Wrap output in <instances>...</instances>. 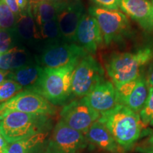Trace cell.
<instances>
[{
	"mask_svg": "<svg viewBox=\"0 0 153 153\" xmlns=\"http://www.w3.org/2000/svg\"><path fill=\"white\" fill-rule=\"evenodd\" d=\"M98 120L106 126L123 150H129L140 137L143 123L139 114L123 105L116 104L101 114Z\"/></svg>",
	"mask_w": 153,
	"mask_h": 153,
	"instance_id": "6da1fadb",
	"label": "cell"
},
{
	"mask_svg": "<svg viewBox=\"0 0 153 153\" xmlns=\"http://www.w3.org/2000/svg\"><path fill=\"white\" fill-rule=\"evenodd\" d=\"M153 59L152 48L145 46L135 52L114 53L107 57L105 68L115 87L137 79Z\"/></svg>",
	"mask_w": 153,
	"mask_h": 153,
	"instance_id": "7a4b0ae2",
	"label": "cell"
},
{
	"mask_svg": "<svg viewBox=\"0 0 153 153\" xmlns=\"http://www.w3.org/2000/svg\"><path fill=\"white\" fill-rule=\"evenodd\" d=\"M79 61L57 68H44L39 80L30 90L43 96L53 105L65 104L72 96V75Z\"/></svg>",
	"mask_w": 153,
	"mask_h": 153,
	"instance_id": "3957f363",
	"label": "cell"
},
{
	"mask_svg": "<svg viewBox=\"0 0 153 153\" xmlns=\"http://www.w3.org/2000/svg\"><path fill=\"white\" fill-rule=\"evenodd\" d=\"M51 124L49 116L7 112L0 116V133L7 143H12L36 134L46 133Z\"/></svg>",
	"mask_w": 153,
	"mask_h": 153,
	"instance_id": "277c9868",
	"label": "cell"
},
{
	"mask_svg": "<svg viewBox=\"0 0 153 153\" xmlns=\"http://www.w3.org/2000/svg\"><path fill=\"white\" fill-rule=\"evenodd\" d=\"M88 13L97 20L106 45L121 41L131 32L129 19L122 11L92 6L89 8Z\"/></svg>",
	"mask_w": 153,
	"mask_h": 153,
	"instance_id": "5b68a950",
	"label": "cell"
},
{
	"mask_svg": "<svg viewBox=\"0 0 153 153\" xmlns=\"http://www.w3.org/2000/svg\"><path fill=\"white\" fill-rule=\"evenodd\" d=\"M104 80L102 66L93 55L88 54L80 60L74 69L72 79V95L83 98Z\"/></svg>",
	"mask_w": 153,
	"mask_h": 153,
	"instance_id": "8992f818",
	"label": "cell"
},
{
	"mask_svg": "<svg viewBox=\"0 0 153 153\" xmlns=\"http://www.w3.org/2000/svg\"><path fill=\"white\" fill-rule=\"evenodd\" d=\"M54 105L43 96L30 89H26L0 104V116L7 112L19 111L26 114L52 116L55 114Z\"/></svg>",
	"mask_w": 153,
	"mask_h": 153,
	"instance_id": "52a82bcc",
	"label": "cell"
},
{
	"mask_svg": "<svg viewBox=\"0 0 153 153\" xmlns=\"http://www.w3.org/2000/svg\"><path fill=\"white\" fill-rule=\"evenodd\" d=\"M87 140L83 133L59 120L53 129L45 153H76L86 148Z\"/></svg>",
	"mask_w": 153,
	"mask_h": 153,
	"instance_id": "ba28073f",
	"label": "cell"
},
{
	"mask_svg": "<svg viewBox=\"0 0 153 153\" xmlns=\"http://www.w3.org/2000/svg\"><path fill=\"white\" fill-rule=\"evenodd\" d=\"M88 54L78 44L62 41L43 48L39 61L44 68H57L79 61Z\"/></svg>",
	"mask_w": 153,
	"mask_h": 153,
	"instance_id": "9c48e42d",
	"label": "cell"
},
{
	"mask_svg": "<svg viewBox=\"0 0 153 153\" xmlns=\"http://www.w3.org/2000/svg\"><path fill=\"white\" fill-rule=\"evenodd\" d=\"M60 116L69 127L85 135L91 125L99 120L100 114L91 108L83 97L65 105L61 111Z\"/></svg>",
	"mask_w": 153,
	"mask_h": 153,
	"instance_id": "30bf717a",
	"label": "cell"
},
{
	"mask_svg": "<svg viewBox=\"0 0 153 153\" xmlns=\"http://www.w3.org/2000/svg\"><path fill=\"white\" fill-rule=\"evenodd\" d=\"M115 87L117 104L123 105L139 114L146 102L149 94V86L145 76L141 75L137 79Z\"/></svg>",
	"mask_w": 153,
	"mask_h": 153,
	"instance_id": "8fae6325",
	"label": "cell"
},
{
	"mask_svg": "<svg viewBox=\"0 0 153 153\" xmlns=\"http://www.w3.org/2000/svg\"><path fill=\"white\" fill-rule=\"evenodd\" d=\"M86 12L82 0H69L57 16L63 42L75 43L76 33L82 16Z\"/></svg>",
	"mask_w": 153,
	"mask_h": 153,
	"instance_id": "7c38bea8",
	"label": "cell"
},
{
	"mask_svg": "<svg viewBox=\"0 0 153 153\" xmlns=\"http://www.w3.org/2000/svg\"><path fill=\"white\" fill-rule=\"evenodd\" d=\"M76 42L88 53H95L104 43L96 19L88 12L82 16L76 33Z\"/></svg>",
	"mask_w": 153,
	"mask_h": 153,
	"instance_id": "4fadbf2b",
	"label": "cell"
},
{
	"mask_svg": "<svg viewBox=\"0 0 153 153\" xmlns=\"http://www.w3.org/2000/svg\"><path fill=\"white\" fill-rule=\"evenodd\" d=\"M91 108L102 114L114 108L117 104L116 87L108 80H104L85 97Z\"/></svg>",
	"mask_w": 153,
	"mask_h": 153,
	"instance_id": "5bb4252c",
	"label": "cell"
},
{
	"mask_svg": "<svg viewBox=\"0 0 153 153\" xmlns=\"http://www.w3.org/2000/svg\"><path fill=\"white\" fill-rule=\"evenodd\" d=\"M122 12L146 31H153V6L150 0H121Z\"/></svg>",
	"mask_w": 153,
	"mask_h": 153,
	"instance_id": "9a60e30c",
	"label": "cell"
},
{
	"mask_svg": "<svg viewBox=\"0 0 153 153\" xmlns=\"http://www.w3.org/2000/svg\"><path fill=\"white\" fill-rule=\"evenodd\" d=\"M18 46H36L38 43V29L32 14L30 4L26 10L16 16L14 27Z\"/></svg>",
	"mask_w": 153,
	"mask_h": 153,
	"instance_id": "2e32d148",
	"label": "cell"
},
{
	"mask_svg": "<svg viewBox=\"0 0 153 153\" xmlns=\"http://www.w3.org/2000/svg\"><path fill=\"white\" fill-rule=\"evenodd\" d=\"M37 61L24 46H16L8 52L0 55V70L14 71Z\"/></svg>",
	"mask_w": 153,
	"mask_h": 153,
	"instance_id": "e0dca14e",
	"label": "cell"
},
{
	"mask_svg": "<svg viewBox=\"0 0 153 153\" xmlns=\"http://www.w3.org/2000/svg\"><path fill=\"white\" fill-rule=\"evenodd\" d=\"M65 1L31 0L29 4L36 26L40 27L45 23L57 18Z\"/></svg>",
	"mask_w": 153,
	"mask_h": 153,
	"instance_id": "ac0fdd59",
	"label": "cell"
},
{
	"mask_svg": "<svg viewBox=\"0 0 153 153\" xmlns=\"http://www.w3.org/2000/svg\"><path fill=\"white\" fill-rule=\"evenodd\" d=\"M85 137L88 141L97 145L99 148L108 152H116L118 145L106 126L99 120L94 123L87 133Z\"/></svg>",
	"mask_w": 153,
	"mask_h": 153,
	"instance_id": "d6986e66",
	"label": "cell"
},
{
	"mask_svg": "<svg viewBox=\"0 0 153 153\" xmlns=\"http://www.w3.org/2000/svg\"><path fill=\"white\" fill-rule=\"evenodd\" d=\"M44 68L38 62V61L30 63L27 65L10 71L8 75V79L16 82L23 88L26 89H31L36 85L42 73Z\"/></svg>",
	"mask_w": 153,
	"mask_h": 153,
	"instance_id": "ffe728a7",
	"label": "cell"
},
{
	"mask_svg": "<svg viewBox=\"0 0 153 153\" xmlns=\"http://www.w3.org/2000/svg\"><path fill=\"white\" fill-rule=\"evenodd\" d=\"M46 135L47 132L38 133L22 140L9 143L5 153H38Z\"/></svg>",
	"mask_w": 153,
	"mask_h": 153,
	"instance_id": "44dd1931",
	"label": "cell"
},
{
	"mask_svg": "<svg viewBox=\"0 0 153 153\" xmlns=\"http://www.w3.org/2000/svg\"><path fill=\"white\" fill-rule=\"evenodd\" d=\"M38 45L41 46L42 49L48 45L62 42L57 18L41 25L40 27H38Z\"/></svg>",
	"mask_w": 153,
	"mask_h": 153,
	"instance_id": "7402d4cb",
	"label": "cell"
},
{
	"mask_svg": "<svg viewBox=\"0 0 153 153\" xmlns=\"http://www.w3.org/2000/svg\"><path fill=\"white\" fill-rule=\"evenodd\" d=\"M23 87L12 79H7L0 84V104L5 102L22 91Z\"/></svg>",
	"mask_w": 153,
	"mask_h": 153,
	"instance_id": "603a6c76",
	"label": "cell"
},
{
	"mask_svg": "<svg viewBox=\"0 0 153 153\" xmlns=\"http://www.w3.org/2000/svg\"><path fill=\"white\" fill-rule=\"evenodd\" d=\"M18 46L14 28L0 29V55Z\"/></svg>",
	"mask_w": 153,
	"mask_h": 153,
	"instance_id": "cb8c5ba5",
	"label": "cell"
},
{
	"mask_svg": "<svg viewBox=\"0 0 153 153\" xmlns=\"http://www.w3.org/2000/svg\"><path fill=\"white\" fill-rule=\"evenodd\" d=\"M16 21V15L2 0H0V29L14 28Z\"/></svg>",
	"mask_w": 153,
	"mask_h": 153,
	"instance_id": "d4e9b609",
	"label": "cell"
},
{
	"mask_svg": "<svg viewBox=\"0 0 153 153\" xmlns=\"http://www.w3.org/2000/svg\"><path fill=\"white\" fill-rule=\"evenodd\" d=\"M143 125L148 126L153 120V87H149V94L146 102L139 113Z\"/></svg>",
	"mask_w": 153,
	"mask_h": 153,
	"instance_id": "484cf974",
	"label": "cell"
},
{
	"mask_svg": "<svg viewBox=\"0 0 153 153\" xmlns=\"http://www.w3.org/2000/svg\"><path fill=\"white\" fill-rule=\"evenodd\" d=\"M97 7L108 10H118L121 0H91Z\"/></svg>",
	"mask_w": 153,
	"mask_h": 153,
	"instance_id": "4316f807",
	"label": "cell"
},
{
	"mask_svg": "<svg viewBox=\"0 0 153 153\" xmlns=\"http://www.w3.org/2000/svg\"><path fill=\"white\" fill-rule=\"evenodd\" d=\"M135 151L139 153H153V133L141 144L137 145Z\"/></svg>",
	"mask_w": 153,
	"mask_h": 153,
	"instance_id": "83f0119b",
	"label": "cell"
},
{
	"mask_svg": "<svg viewBox=\"0 0 153 153\" xmlns=\"http://www.w3.org/2000/svg\"><path fill=\"white\" fill-rule=\"evenodd\" d=\"M2 1L8 6L9 8L16 16L21 13L20 9H19L18 5H17L16 0H2Z\"/></svg>",
	"mask_w": 153,
	"mask_h": 153,
	"instance_id": "f1b7e54d",
	"label": "cell"
},
{
	"mask_svg": "<svg viewBox=\"0 0 153 153\" xmlns=\"http://www.w3.org/2000/svg\"><path fill=\"white\" fill-rule=\"evenodd\" d=\"M145 79H146L149 87H153V62L150 63L149 65Z\"/></svg>",
	"mask_w": 153,
	"mask_h": 153,
	"instance_id": "f546056e",
	"label": "cell"
},
{
	"mask_svg": "<svg viewBox=\"0 0 153 153\" xmlns=\"http://www.w3.org/2000/svg\"><path fill=\"white\" fill-rule=\"evenodd\" d=\"M9 143L7 142V140L0 133V153H5L6 150H7V146Z\"/></svg>",
	"mask_w": 153,
	"mask_h": 153,
	"instance_id": "4dcf8cb0",
	"label": "cell"
},
{
	"mask_svg": "<svg viewBox=\"0 0 153 153\" xmlns=\"http://www.w3.org/2000/svg\"><path fill=\"white\" fill-rule=\"evenodd\" d=\"M17 5H18L19 9H20L21 12L23 11L26 10L28 6V0H16Z\"/></svg>",
	"mask_w": 153,
	"mask_h": 153,
	"instance_id": "1f68e13d",
	"label": "cell"
},
{
	"mask_svg": "<svg viewBox=\"0 0 153 153\" xmlns=\"http://www.w3.org/2000/svg\"><path fill=\"white\" fill-rule=\"evenodd\" d=\"M10 71H6V70H0V84L3 82L4 80L8 79V75Z\"/></svg>",
	"mask_w": 153,
	"mask_h": 153,
	"instance_id": "d6a6232c",
	"label": "cell"
},
{
	"mask_svg": "<svg viewBox=\"0 0 153 153\" xmlns=\"http://www.w3.org/2000/svg\"><path fill=\"white\" fill-rule=\"evenodd\" d=\"M47 1H62V0H47Z\"/></svg>",
	"mask_w": 153,
	"mask_h": 153,
	"instance_id": "836d02e7",
	"label": "cell"
},
{
	"mask_svg": "<svg viewBox=\"0 0 153 153\" xmlns=\"http://www.w3.org/2000/svg\"><path fill=\"white\" fill-rule=\"evenodd\" d=\"M150 125H151V126H153V120H152V122H151V123H150Z\"/></svg>",
	"mask_w": 153,
	"mask_h": 153,
	"instance_id": "e575fe53",
	"label": "cell"
},
{
	"mask_svg": "<svg viewBox=\"0 0 153 153\" xmlns=\"http://www.w3.org/2000/svg\"><path fill=\"white\" fill-rule=\"evenodd\" d=\"M151 2H152V4L153 6V0H151Z\"/></svg>",
	"mask_w": 153,
	"mask_h": 153,
	"instance_id": "d590c367",
	"label": "cell"
},
{
	"mask_svg": "<svg viewBox=\"0 0 153 153\" xmlns=\"http://www.w3.org/2000/svg\"><path fill=\"white\" fill-rule=\"evenodd\" d=\"M152 51H153V48H152Z\"/></svg>",
	"mask_w": 153,
	"mask_h": 153,
	"instance_id": "8d00e7d4",
	"label": "cell"
},
{
	"mask_svg": "<svg viewBox=\"0 0 153 153\" xmlns=\"http://www.w3.org/2000/svg\"><path fill=\"white\" fill-rule=\"evenodd\" d=\"M150 1H151V0H150Z\"/></svg>",
	"mask_w": 153,
	"mask_h": 153,
	"instance_id": "74e56055",
	"label": "cell"
}]
</instances>
